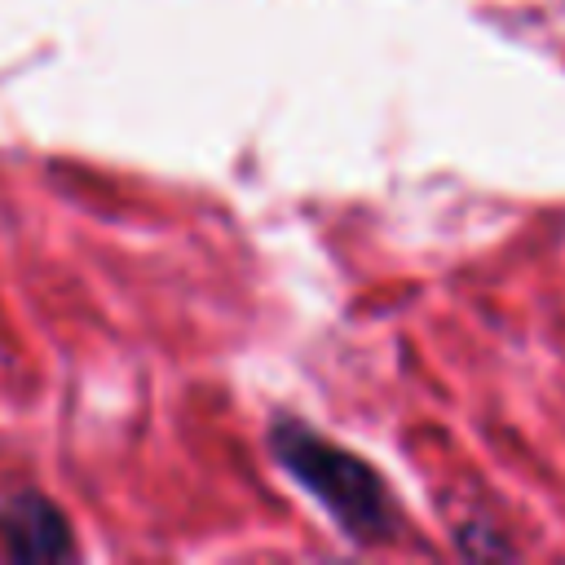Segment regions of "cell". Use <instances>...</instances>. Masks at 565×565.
I'll use <instances>...</instances> for the list:
<instances>
[{
    "instance_id": "obj_1",
    "label": "cell",
    "mask_w": 565,
    "mask_h": 565,
    "mask_svg": "<svg viewBox=\"0 0 565 565\" xmlns=\"http://www.w3.org/2000/svg\"><path fill=\"white\" fill-rule=\"evenodd\" d=\"M269 450L278 468L335 521L344 539L358 547L388 543L397 534V503L388 481L340 441L313 433L296 415H274L269 424Z\"/></svg>"
},
{
    "instance_id": "obj_2",
    "label": "cell",
    "mask_w": 565,
    "mask_h": 565,
    "mask_svg": "<svg viewBox=\"0 0 565 565\" xmlns=\"http://www.w3.org/2000/svg\"><path fill=\"white\" fill-rule=\"evenodd\" d=\"M0 539L13 561H62L75 552L62 508H53L44 494L9 499L0 512Z\"/></svg>"
}]
</instances>
